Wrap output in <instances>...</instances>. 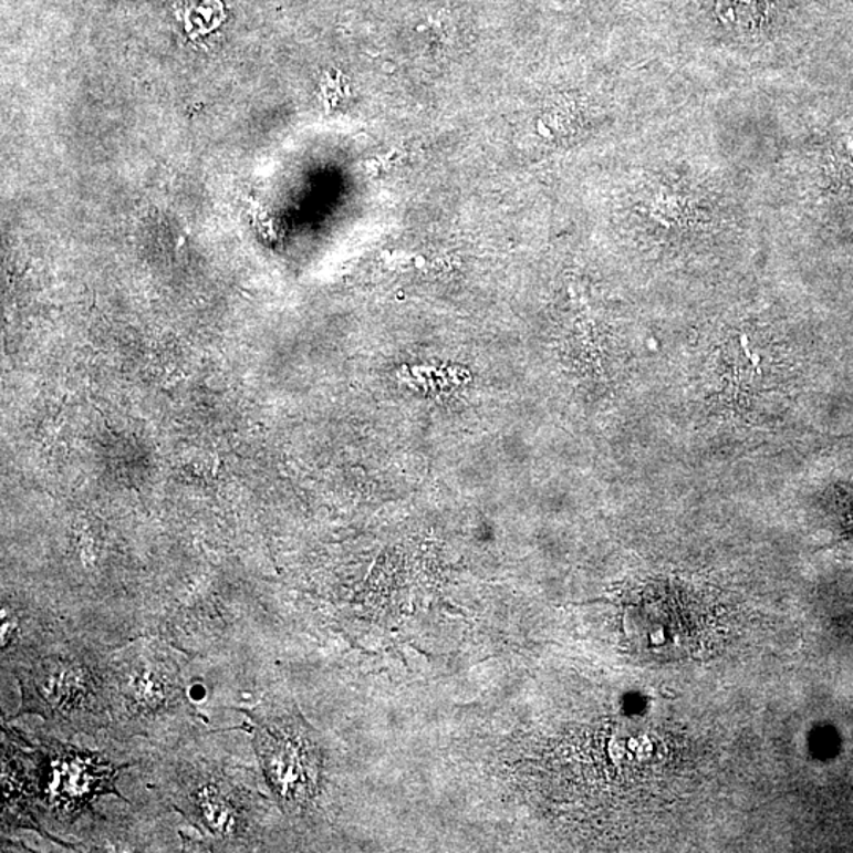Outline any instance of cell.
Masks as SVG:
<instances>
[{"instance_id": "6da1fadb", "label": "cell", "mask_w": 853, "mask_h": 853, "mask_svg": "<svg viewBox=\"0 0 853 853\" xmlns=\"http://www.w3.org/2000/svg\"><path fill=\"white\" fill-rule=\"evenodd\" d=\"M288 734L287 730L263 727L258 735V752L279 799L287 803H302L313 792L315 757L305 738Z\"/></svg>"}, {"instance_id": "7a4b0ae2", "label": "cell", "mask_w": 853, "mask_h": 853, "mask_svg": "<svg viewBox=\"0 0 853 853\" xmlns=\"http://www.w3.org/2000/svg\"><path fill=\"white\" fill-rule=\"evenodd\" d=\"M22 685H28L24 696L31 700L33 710L50 718L70 719L89 708L97 696L94 682L84 668L61 660H46Z\"/></svg>"}, {"instance_id": "3957f363", "label": "cell", "mask_w": 853, "mask_h": 853, "mask_svg": "<svg viewBox=\"0 0 853 853\" xmlns=\"http://www.w3.org/2000/svg\"><path fill=\"white\" fill-rule=\"evenodd\" d=\"M135 674L127 678V688H124L125 699L135 705L139 710H158L169 700L168 693H173V686L165 685L168 678L155 668L142 666L135 668Z\"/></svg>"}, {"instance_id": "277c9868", "label": "cell", "mask_w": 853, "mask_h": 853, "mask_svg": "<svg viewBox=\"0 0 853 853\" xmlns=\"http://www.w3.org/2000/svg\"><path fill=\"white\" fill-rule=\"evenodd\" d=\"M209 18H216L220 20L223 18V10H221V3L219 0H197L195 6H191L186 13V24L188 32H206L208 29L216 28L217 22L208 20Z\"/></svg>"}]
</instances>
